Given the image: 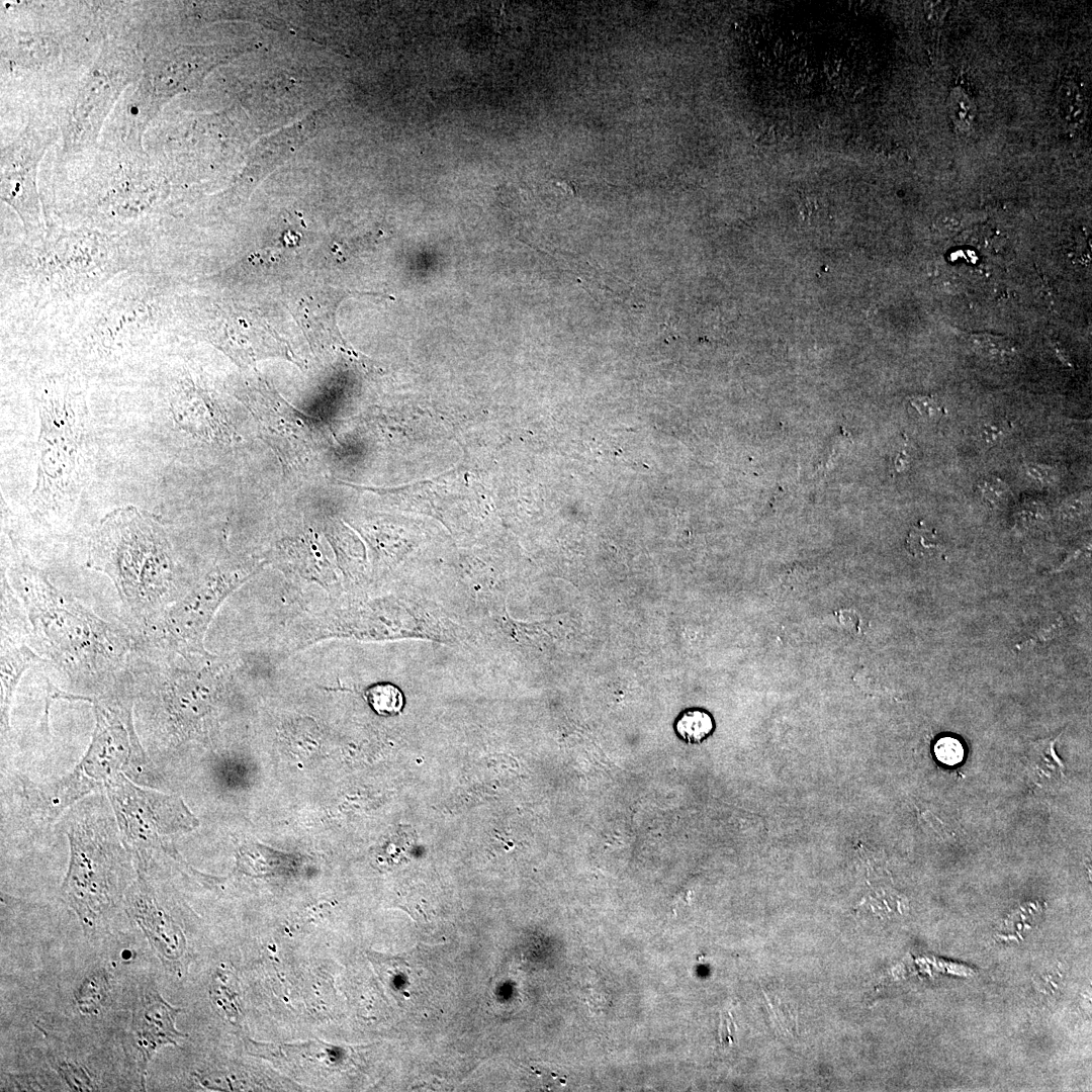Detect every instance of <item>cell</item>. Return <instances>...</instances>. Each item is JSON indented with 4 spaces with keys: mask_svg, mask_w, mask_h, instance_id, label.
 Returning a JSON list of instances; mask_svg holds the SVG:
<instances>
[{
    "mask_svg": "<svg viewBox=\"0 0 1092 1092\" xmlns=\"http://www.w3.org/2000/svg\"><path fill=\"white\" fill-rule=\"evenodd\" d=\"M910 405L924 420H934L942 415V407L929 395H914L909 397Z\"/></svg>",
    "mask_w": 1092,
    "mask_h": 1092,
    "instance_id": "24",
    "label": "cell"
},
{
    "mask_svg": "<svg viewBox=\"0 0 1092 1092\" xmlns=\"http://www.w3.org/2000/svg\"><path fill=\"white\" fill-rule=\"evenodd\" d=\"M966 342L976 354L989 359H1004L1015 353L1014 342L1005 336L976 333L968 335Z\"/></svg>",
    "mask_w": 1092,
    "mask_h": 1092,
    "instance_id": "17",
    "label": "cell"
},
{
    "mask_svg": "<svg viewBox=\"0 0 1092 1092\" xmlns=\"http://www.w3.org/2000/svg\"><path fill=\"white\" fill-rule=\"evenodd\" d=\"M103 68L102 64L101 68L92 72L76 100L73 113L76 139L96 134L110 103L127 82L128 77L119 69Z\"/></svg>",
    "mask_w": 1092,
    "mask_h": 1092,
    "instance_id": "11",
    "label": "cell"
},
{
    "mask_svg": "<svg viewBox=\"0 0 1092 1092\" xmlns=\"http://www.w3.org/2000/svg\"><path fill=\"white\" fill-rule=\"evenodd\" d=\"M43 149V144L27 134L6 149L1 160V199L18 214L24 233L29 236L47 229L36 185V169Z\"/></svg>",
    "mask_w": 1092,
    "mask_h": 1092,
    "instance_id": "8",
    "label": "cell"
},
{
    "mask_svg": "<svg viewBox=\"0 0 1092 1092\" xmlns=\"http://www.w3.org/2000/svg\"><path fill=\"white\" fill-rule=\"evenodd\" d=\"M126 843L141 855L163 845L169 832L168 797L138 788L122 774L105 784Z\"/></svg>",
    "mask_w": 1092,
    "mask_h": 1092,
    "instance_id": "7",
    "label": "cell"
},
{
    "mask_svg": "<svg viewBox=\"0 0 1092 1092\" xmlns=\"http://www.w3.org/2000/svg\"><path fill=\"white\" fill-rule=\"evenodd\" d=\"M0 328L2 346L37 352L84 303L119 273L146 262L135 235L47 224L43 233L2 235Z\"/></svg>",
    "mask_w": 1092,
    "mask_h": 1092,
    "instance_id": "1",
    "label": "cell"
},
{
    "mask_svg": "<svg viewBox=\"0 0 1092 1092\" xmlns=\"http://www.w3.org/2000/svg\"><path fill=\"white\" fill-rule=\"evenodd\" d=\"M179 297L172 276L146 263L132 267L98 289L41 352L84 381L144 375L181 336Z\"/></svg>",
    "mask_w": 1092,
    "mask_h": 1092,
    "instance_id": "2",
    "label": "cell"
},
{
    "mask_svg": "<svg viewBox=\"0 0 1092 1092\" xmlns=\"http://www.w3.org/2000/svg\"><path fill=\"white\" fill-rule=\"evenodd\" d=\"M68 700L93 705L96 724L90 746L76 769L59 788L68 802L120 774L128 763L142 764L145 754L135 734L131 704L115 696L85 697L67 694Z\"/></svg>",
    "mask_w": 1092,
    "mask_h": 1092,
    "instance_id": "5",
    "label": "cell"
},
{
    "mask_svg": "<svg viewBox=\"0 0 1092 1092\" xmlns=\"http://www.w3.org/2000/svg\"><path fill=\"white\" fill-rule=\"evenodd\" d=\"M940 542L934 529L922 524L914 526L908 534L906 548L913 556H923L933 552Z\"/></svg>",
    "mask_w": 1092,
    "mask_h": 1092,
    "instance_id": "20",
    "label": "cell"
},
{
    "mask_svg": "<svg viewBox=\"0 0 1092 1092\" xmlns=\"http://www.w3.org/2000/svg\"><path fill=\"white\" fill-rule=\"evenodd\" d=\"M234 584L233 576L215 572L168 610L165 629L176 647L203 651L202 640L207 625Z\"/></svg>",
    "mask_w": 1092,
    "mask_h": 1092,
    "instance_id": "9",
    "label": "cell"
},
{
    "mask_svg": "<svg viewBox=\"0 0 1092 1092\" xmlns=\"http://www.w3.org/2000/svg\"><path fill=\"white\" fill-rule=\"evenodd\" d=\"M111 988L109 974L98 969L90 972L74 992L78 1010L84 1015H96L108 1000Z\"/></svg>",
    "mask_w": 1092,
    "mask_h": 1092,
    "instance_id": "15",
    "label": "cell"
},
{
    "mask_svg": "<svg viewBox=\"0 0 1092 1092\" xmlns=\"http://www.w3.org/2000/svg\"><path fill=\"white\" fill-rule=\"evenodd\" d=\"M14 577L37 643L68 673H102L119 662L127 644L106 622L29 564L17 566Z\"/></svg>",
    "mask_w": 1092,
    "mask_h": 1092,
    "instance_id": "4",
    "label": "cell"
},
{
    "mask_svg": "<svg viewBox=\"0 0 1092 1092\" xmlns=\"http://www.w3.org/2000/svg\"><path fill=\"white\" fill-rule=\"evenodd\" d=\"M132 916L162 958L173 960L180 956V940L171 920L157 904L147 883L139 880L128 894Z\"/></svg>",
    "mask_w": 1092,
    "mask_h": 1092,
    "instance_id": "12",
    "label": "cell"
},
{
    "mask_svg": "<svg viewBox=\"0 0 1092 1092\" xmlns=\"http://www.w3.org/2000/svg\"><path fill=\"white\" fill-rule=\"evenodd\" d=\"M1026 473L1034 480L1046 484L1056 480V470L1040 463H1029L1025 466Z\"/></svg>",
    "mask_w": 1092,
    "mask_h": 1092,
    "instance_id": "25",
    "label": "cell"
},
{
    "mask_svg": "<svg viewBox=\"0 0 1092 1092\" xmlns=\"http://www.w3.org/2000/svg\"><path fill=\"white\" fill-rule=\"evenodd\" d=\"M71 858L61 892L86 927L92 928L118 897L114 855L88 829L69 833Z\"/></svg>",
    "mask_w": 1092,
    "mask_h": 1092,
    "instance_id": "6",
    "label": "cell"
},
{
    "mask_svg": "<svg viewBox=\"0 0 1092 1092\" xmlns=\"http://www.w3.org/2000/svg\"><path fill=\"white\" fill-rule=\"evenodd\" d=\"M1011 426L1005 420L988 419L980 423L978 437L987 446L999 444L1008 434Z\"/></svg>",
    "mask_w": 1092,
    "mask_h": 1092,
    "instance_id": "23",
    "label": "cell"
},
{
    "mask_svg": "<svg viewBox=\"0 0 1092 1092\" xmlns=\"http://www.w3.org/2000/svg\"><path fill=\"white\" fill-rule=\"evenodd\" d=\"M87 566L105 573L132 611L149 615L173 582L171 548L156 516L133 506L108 513L92 537Z\"/></svg>",
    "mask_w": 1092,
    "mask_h": 1092,
    "instance_id": "3",
    "label": "cell"
},
{
    "mask_svg": "<svg viewBox=\"0 0 1092 1092\" xmlns=\"http://www.w3.org/2000/svg\"><path fill=\"white\" fill-rule=\"evenodd\" d=\"M714 731V721L709 712L702 709H689L681 713L675 722V732L688 743H701Z\"/></svg>",
    "mask_w": 1092,
    "mask_h": 1092,
    "instance_id": "16",
    "label": "cell"
},
{
    "mask_svg": "<svg viewBox=\"0 0 1092 1092\" xmlns=\"http://www.w3.org/2000/svg\"><path fill=\"white\" fill-rule=\"evenodd\" d=\"M981 496L990 506H999L1007 500L1009 495L1008 485L996 476H987L978 483Z\"/></svg>",
    "mask_w": 1092,
    "mask_h": 1092,
    "instance_id": "22",
    "label": "cell"
},
{
    "mask_svg": "<svg viewBox=\"0 0 1092 1092\" xmlns=\"http://www.w3.org/2000/svg\"><path fill=\"white\" fill-rule=\"evenodd\" d=\"M40 658L25 645H11L1 652V722L7 727L14 690L22 673Z\"/></svg>",
    "mask_w": 1092,
    "mask_h": 1092,
    "instance_id": "13",
    "label": "cell"
},
{
    "mask_svg": "<svg viewBox=\"0 0 1092 1092\" xmlns=\"http://www.w3.org/2000/svg\"><path fill=\"white\" fill-rule=\"evenodd\" d=\"M935 758L945 766H954L963 762L965 748L961 740L953 736H943L933 746Z\"/></svg>",
    "mask_w": 1092,
    "mask_h": 1092,
    "instance_id": "21",
    "label": "cell"
},
{
    "mask_svg": "<svg viewBox=\"0 0 1092 1092\" xmlns=\"http://www.w3.org/2000/svg\"><path fill=\"white\" fill-rule=\"evenodd\" d=\"M1058 737L1037 741L1026 757L1030 777L1037 785L1058 782L1065 778V764L1055 751Z\"/></svg>",
    "mask_w": 1092,
    "mask_h": 1092,
    "instance_id": "14",
    "label": "cell"
},
{
    "mask_svg": "<svg viewBox=\"0 0 1092 1092\" xmlns=\"http://www.w3.org/2000/svg\"><path fill=\"white\" fill-rule=\"evenodd\" d=\"M366 699L379 715H394L400 712L403 697L398 688L390 684H377L366 691Z\"/></svg>",
    "mask_w": 1092,
    "mask_h": 1092,
    "instance_id": "18",
    "label": "cell"
},
{
    "mask_svg": "<svg viewBox=\"0 0 1092 1092\" xmlns=\"http://www.w3.org/2000/svg\"><path fill=\"white\" fill-rule=\"evenodd\" d=\"M181 1008L171 1006L154 989H147L135 1004L129 1028V1042L145 1087L149 1063L167 1044L178 1045L187 1036L175 1025Z\"/></svg>",
    "mask_w": 1092,
    "mask_h": 1092,
    "instance_id": "10",
    "label": "cell"
},
{
    "mask_svg": "<svg viewBox=\"0 0 1092 1092\" xmlns=\"http://www.w3.org/2000/svg\"><path fill=\"white\" fill-rule=\"evenodd\" d=\"M52 1067L74 1091L96 1090V1085L88 1071L79 1064L68 1060L53 1059Z\"/></svg>",
    "mask_w": 1092,
    "mask_h": 1092,
    "instance_id": "19",
    "label": "cell"
}]
</instances>
